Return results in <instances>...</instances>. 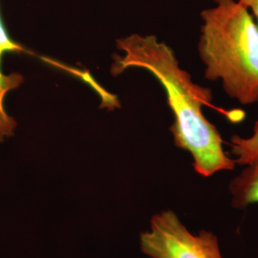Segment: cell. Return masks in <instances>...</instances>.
Returning a JSON list of instances; mask_svg holds the SVG:
<instances>
[{
	"label": "cell",
	"instance_id": "1",
	"mask_svg": "<svg viewBox=\"0 0 258 258\" xmlns=\"http://www.w3.org/2000/svg\"><path fill=\"white\" fill-rule=\"evenodd\" d=\"M118 47L123 55L115 57L111 73L121 74L133 67L146 69L156 78L173 113L170 131L174 145L191 155L195 172L211 177L233 170L236 163L226 152L221 133L204 114V107L213 99L212 89L194 83L174 51L155 36L131 35L118 40Z\"/></svg>",
	"mask_w": 258,
	"mask_h": 258
},
{
	"label": "cell",
	"instance_id": "2",
	"mask_svg": "<svg viewBox=\"0 0 258 258\" xmlns=\"http://www.w3.org/2000/svg\"><path fill=\"white\" fill-rule=\"evenodd\" d=\"M201 13L198 54L208 81H220L225 93L243 105L258 102V27L235 0H214Z\"/></svg>",
	"mask_w": 258,
	"mask_h": 258
},
{
	"label": "cell",
	"instance_id": "3",
	"mask_svg": "<svg viewBox=\"0 0 258 258\" xmlns=\"http://www.w3.org/2000/svg\"><path fill=\"white\" fill-rule=\"evenodd\" d=\"M140 246L150 258H223L214 233L202 230L194 234L172 211L152 216L149 229L141 233Z\"/></svg>",
	"mask_w": 258,
	"mask_h": 258
},
{
	"label": "cell",
	"instance_id": "4",
	"mask_svg": "<svg viewBox=\"0 0 258 258\" xmlns=\"http://www.w3.org/2000/svg\"><path fill=\"white\" fill-rule=\"evenodd\" d=\"M27 50L9 37L0 17V64L1 58L6 53H26ZM22 82L18 74L4 76L0 69V143L6 137L13 135L17 123L9 117L4 108V99L10 90L15 89Z\"/></svg>",
	"mask_w": 258,
	"mask_h": 258
},
{
	"label": "cell",
	"instance_id": "5",
	"mask_svg": "<svg viewBox=\"0 0 258 258\" xmlns=\"http://www.w3.org/2000/svg\"><path fill=\"white\" fill-rule=\"evenodd\" d=\"M229 190L234 209L245 210L258 204V155L231 180Z\"/></svg>",
	"mask_w": 258,
	"mask_h": 258
},
{
	"label": "cell",
	"instance_id": "6",
	"mask_svg": "<svg viewBox=\"0 0 258 258\" xmlns=\"http://www.w3.org/2000/svg\"><path fill=\"white\" fill-rule=\"evenodd\" d=\"M231 154L236 165L247 166L258 155V120L255 121L252 133L249 137L233 135L230 142Z\"/></svg>",
	"mask_w": 258,
	"mask_h": 258
},
{
	"label": "cell",
	"instance_id": "7",
	"mask_svg": "<svg viewBox=\"0 0 258 258\" xmlns=\"http://www.w3.org/2000/svg\"><path fill=\"white\" fill-rule=\"evenodd\" d=\"M252 13L258 27V0H235Z\"/></svg>",
	"mask_w": 258,
	"mask_h": 258
}]
</instances>
